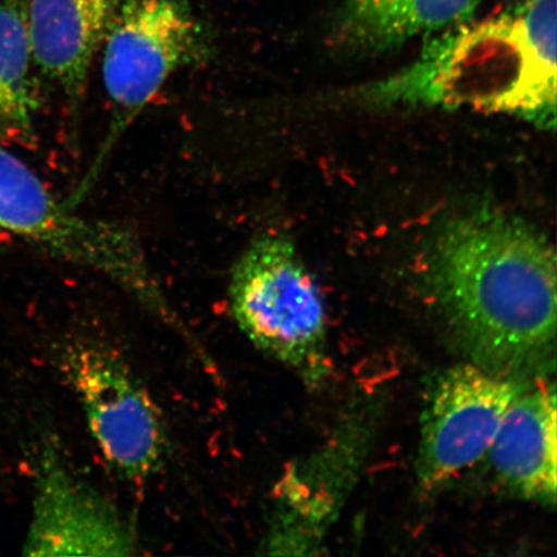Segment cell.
I'll return each mask as SVG.
<instances>
[{"mask_svg":"<svg viewBox=\"0 0 557 557\" xmlns=\"http://www.w3.org/2000/svg\"><path fill=\"white\" fill-rule=\"evenodd\" d=\"M429 277L453 326L487 361L518 366L554 344L555 248L527 222L490 212L445 222Z\"/></svg>","mask_w":557,"mask_h":557,"instance_id":"obj_1","label":"cell"},{"mask_svg":"<svg viewBox=\"0 0 557 557\" xmlns=\"http://www.w3.org/2000/svg\"><path fill=\"white\" fill-rule=\"evenodd\" d=\"M556 0H522L451 27L412 65L364 90L368 102L433 104L556 123Z\"/></svg>","mask_w":557,"mask_h":557,"instance_id":"obj_2","label":"cell"},{"mask_svg":"<svg viewBox=\"0 0 557 557\" xmlns=\"http://www.w3.org/2000/svg\"><path fill=\"white\" fill-rule=\"evenodd\" d=\"M103 44L109 127L85 177L66 199L73 208L92 191L120 139L171 76L201 64L211 52L189 0H120Z\"/></svg>","mask_w":557,"mask_h":557,"instance_id":"obj_3","label":"cell"},{"mask_svg":"<svg viewBox=\"0 0 557 557\" xmlns=\"http://www.w3.org/2000/svg\"><path fill=\"white\" fill-rule=\"evenodd\" d=\"M230 313L257 350L318 383L326 371L322 295L294 242L263 234L236 260L227 287Z\"/></svg>","mask_w":557,"mask_h":557,"instance_id":"obj_4","label":"cell"},{"mask_svg":"<svg viewBox=\"0 0 557 557\" xmlns=\"http://www.w3.org/2000/svg\"><path fill=\"white\" fill-rule=\"evenodd\" d=\"M60 369L90 437L116 475L145 484L163 470L170 436L162 410L113 347L86 334L62 344Z\"/></svg>","mask_w":557,"mask_h":557,"instance_id":"obj_5","label":"cell"},{"mask_svg":"<svg viewBox=\"0 0 557 557\" xmlns=\"http://www.w3.org/2000/svg\"><path fill=\"white\" fill-rule=\"evenodd\" d=\"M0 230L46 252L97 271L131 297L156 281L141 242L129 227L92 220L55 198L29 165L0 145Z\"/></svg>","mask_w":557,"mask_h":557,"instance_id":"obj_6","label":"cell"},{"mask_svg":"<svg viewBox=\"0 0 557 557\" xmlns=\"http://www.w3.org/2000/svg\"><path fill=\"white\" fill-rule=\"evenodd\" d=\"M25 556L125 557L139 547L121 508L69 463L53 441L41 445L34 470Z\"/></svg>","mask_w":557,"mask_h":557,"instance_id":"obj_7","label":"cell"},{"mask_svg":"<svg viewBox=\"0 0 557 557\" xmlns=\"http://www.w3.org/2000/svg\"><path fill=\"white\" fill-rule=\"evenodd\" d=\"M518 387L475 364L438 379L423 414L418 476L428 487L448 482L486 457Z\"/></svg>","mask_w":557,"mask_h":557,"instance_id":"obj_8","label":"cell"},{"mask_svg":"<svg viewBox=\"0 0 557 557\" xmlns=\"http://www.w3.org/2000/svg\"><path fill=\"white\" fill-rule=\"evenodd\" d=\"M120 0H29L27 29L35 67L78 107L90 64Z\"/></svg>","mask_w":557,"mask_h":557,"instance_id":"obj_9","label":"cell"},{"mask_svg":"<svg viewBox=\"0 0 557 557\" xmlns=\"http://www.w3.org/2000/svg\"><path fill=\"white\" fill-rule=\"evenodd\" d=\"M498 478L527 499L554 506L557 423L554 387L519 393L487 451Z\"/></svg>","mask_w":557,"mask_h":557,"instance_id":"obj_10","label":"cell"},{"mask_svg":"<svg viewBox=\"0 0 557 557\" xmlns=\"http://www.w3.org/2000/svg\"><path fill=\"white\" fill-rule=\"evenodd\" d=\"M480 0H343L338 29L348 46L381 51L469 21Z\"/></svg>","mask_w":557,"mask_h":557,"instance_id":"obj_11","label":"cell"},{"mask_svg":"<svg viewBox=\"0 0 557 557\" xmlns=\"http://www.w3.org/2000/svg\"><path fill=\"white\" fill-rule=\"evenodd\" d=\"M29 0H0V144L30 145L39 100L27 29Z\"/></svg>","mask_w":557,"mask_h":557,"instance_id":"obj_12","label":"cell"}]
</instances>
